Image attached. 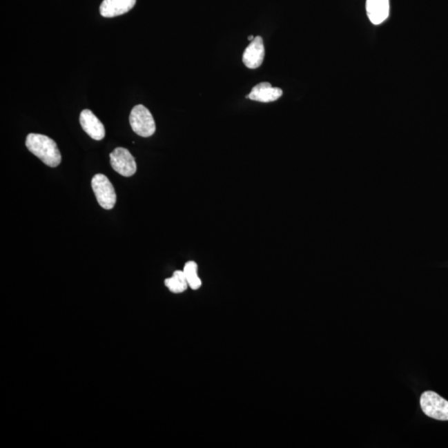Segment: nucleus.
<instances>
[{
    "instance_id": "12",
    "label": "nucleus",
    "mask_w": 448,
    "mask_h": 448,
    "mask_svg": "<svg viewBox=\"0 0 448 448\" xmlns=\"http://www.w3.org/2000/svg\"><path fill=\"white\" fill-rule=\"evenodd\" d=\"M184 273L186 275L188 286L193 290H198L202 282L198 276V265L195 262H188L184 267Z\"/></svg>"
},
{
    "instance_id": "4",
    "label": "nucleus",
    "mask_w": 448,
    "mask_h": 448,
    "mask_svg": "<svg viewBox=\"0 0 448 448\" xmlns=\"http://www.w3.org/2000/svg\"><path fill=\"white\" fill-rule=\"evenodd\" d=\"M92 187L98 203L105 209H112L117 203V194L108 177L98 174L93 177Z\"/></svg>"
},
{
    "instance_id": "2",
    "label": "nucleus",
    "mask_w": 448,
    "mask_h": 448,
    "mask_svg": "<svg viewBox=\"0 0 448 448\" xmlns=\"http://www.w3.org/2000/svg\"><path fill=\"white\" fill-rule=\"evenodd\" d=\"M130 124L134 133L142 137H150L155 133V122L145 106L137 105L131 110Z\"/></svg>"
},
{
    "instance_id": "9",
    "label": "nucleus",
    "mask_w": 448,
    "mask_h": 448,
    "mask_svg": "<svg viewBox=\"0 0 448 448\" xmlns=\"http://www.w3.org/2000/svg\"><path fill=\"white\" fill-rule=\"evenodd\" d=\"M282 93L281 88H273L269 82H261L254 86L248 97L253 101L267 104L279 99L282 96Z\"/></svg>"
},
{
    "instance_id": "5",
    "label": "nucleus",
    "mask_w": 448,
    "mask_h": 448,
    "mask_svg": "<svg viewBox=\"0 0 448 448\" xmlns=\"http://www.w3.org/2000/svg\"><path fill=\"white\" fill-rule=\"evenodd\" d=\"M110 164L115 171L125 177H130L137 170L133 155L125 148L118 147L110 154Z\"/></svg>"
},
{
    "instance_id": "8",
    "label": "nucleus",
    "mask_w": 448,
    "mask_h": 448,
    "mask_svg": "<svg viewBox=\"0 0 448 448\" xmlns=\"http://www.w3.org/2000/svg\"><path fill=\"white\" fill-rule=\"evenodd\" d=\"M137 3V0H104L100 14L104 18H114L128 13Z\"/></svg>"
},
{
    "instance_id": "1",
    "label": "nucleus",
    "mask_w": 448,
    "mask_h": 448,
    "mask_svg": "<svg viewBox=\"0 0 448 448\" xmlns=\"http://www.w3.org/2000/svg\"><path fill=\"white\" fill-rule=\"evenodd\" d=\"M28 150L48 166H59L61 155L57 144L47 135L31 133L28 135L26 142Z\"/></svg>"
},
{
    "instance_id": "7",
    "label": "nucleus",
    "mask_w": 448,
    "mask_h": 448,
    "mask_svg": "<svg viewBox=\"0 0 448 448\" xmlns=\"http://www.w3.org/2000/svg\"><path fill=\"white\" fill-rule=\"evenodd\" d=\"M80 124L90 137L96 141H101L104 139L105 127L92 110L88 109L82 110L80 114Z\"/></svg>"
},
{
    "instance_id": "6",
    "label": "nucleus",
    "mask_w": 448,
    "mask_h": 448,
    "mask_svg": "<svg viewBox=\"0 0 448 448\" xmlns=\"http://www.w3.org/2000/svg\"><path fill=\"white\" fill-rule=\"evenodd\" d=\"M265 48L263 40L260 36L256 37L251 41L248 48L245 49L242 55V61L246 68L256 69L262 65L264 60Z\"/></svg>"
},
{
    "instance_id": "10",
    "label": "nucleus",
    "mask_w": 448,
    "mask_h": 448,
    "mask_svg": "<svg viewBox=\"0 0 448 448\" xmlns=\"http://www.w3.org/2000/svg\"><path fill=\"white\" fill-rule=\"evenodd\" d=\"M367 11L372 23H384L389 15V0H367Z\"/></svg>"
},
{
    "instance_id": "3",
    "label": "nucleus",
    "mask_w": 448,
    "mask_h": 448,
    "mask_svg": "<svg viewBox=\"0 0 448 448\" xmlns=\"http://www.w3.org/2000/svg\"><path fill=\"white\" fill-rule=\"evenodd\" d=\"M420 405L422 412L431 418L448 421V401L433 391L422 394Z\"/></svg>"
},
{
    "instance_id": "11",
    "label": "nucleus",
    "mask_w": 448,
    "mask_h": 448,
    "mask_svg": "<svg viewBox=\"0 0 448 448\" xmlns=\"http://www.w3.org/2000/svg\"><path fill=\"white\" fill-rule=\"evenodd\" d=\"M164 284L168 289L173 293H182L188 289V282L184 271H175L174 275L171 278H167L164 281Z\"/></svg>"
}]
</instances>
